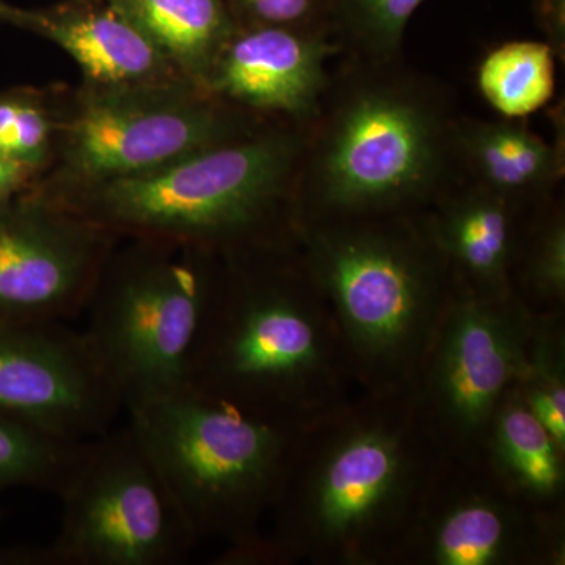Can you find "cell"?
Listing matches in <instances>:
<instances>
[{
    "instance_id": "1",
    "label": "cell",
    "mask_w": 565,
    "mask_h": 565,
    "mask_svg": "<svg viewBox=\"0 0 565 565\" xmlns=\"http://www.w3.org/2000/svg\"><path fill=\"white\" fill-rule=\"evenodd\" d=\"M444 460L412 393L353 394L308 426L243 565H397Z\"/></svg>"
},
{
    "instance_id": "2",
    "label": "cell",
    "mask_w": 565,
    "mask_h": 565,
    "mask_svg": "<svg viewBox=\"0 0 565 565\" xmlns=\"http://www.w3.org/2000/svg\"><path fill=\"white\" fill-rule=\"evenodd\" d=\"M188 384L307 419L360 392L332 308L296 244L221 256Z\"/></svg>"
},
{
    "instance_id": "3",
    "label": "cell",
    "mask_w": 565,
    "mask_h": 565,
    "mask_svg": "<svg viewBox=\"0 0 565 565\" xmlns=\"http://www.w3.org/2000/svg\"><path fill=\"white\" fill-rule=\"evenodd\" d=\"M307 143L294 126L263 122L151 172L44 199L118 239L163 241L218 256L294 243Z\"/></svg>"
},
{
    "instance_id": "4",
    "label": "cell",
    "mask_w": 565,
    "mask_h": 565,
    "mask_svg": "<svg viewBox=\"0 0 565 565\" xmlns=\"http://www.w3.org/2000/svg\"><path fill=\"white\" fill-rule=\"evenodd\" d=\"M294 244L332 308L360 392L411 393L456 289L426 211L300 218Z\"/></svg>"
},
{
    "instance_id": "5",
    "label": "cell",
    "mask_w": 565,
    "mask_h": 565,
    "mask_svg": "<svg viewBox=\"0 0 565 565\" xmlns=\"http://www.w3.org/2000/svg\"><path fill=\"white\" fill-rule=\"evenodd\" d=\"M126 412L195 537L222 544L214 564L237 565L262 537L313 419L191 384Z\"/></svg>"
},
{
    "instance_id": "6",
    "label": "cell",
    "mask_w": 565,
    "mask_h": 565,
    "mask_svg": "<svg viewBox=\"0 0 565 565\" xmlns=\"http://www.w3.org/2000/svg\"><path fill=\"white\" fill-rule=\"evenodd\" d=\"M451 147L455 128L419 88L360 81L341 93L311 148L307 143L297 221L427 211L441 196Z\"/></svg>"
},
{
    "instance_id": "7",
    "label": "cell",
    "mask_w": 565,
    "mask_h": 565,
    "mask_svg": "<svg viewBox=\"0 0 565 565\" xmlns=\"http://www.w3.org/2000/svg\"><path fill=\"white\" fill-rule=\"evenodd\" d=\"M221 256L152 239H121L104 264L84 332L125 411L188 384Z\"/></svg>"
},
{
    "instance_id": "8",
    "label": "cell",
    "mask_w": 565,
    "mask_h": 565,
    "mask_svg": "<svg viewBox=\"0 0 565 565\" xmlns=\"http://www.w3.org/2000/svg\"><path fill=\"white\" fill-rule=\"evenodd\" d=\"M55 140L32 191L55 196L132 177L252 132L264 122L192 82L52 88Z\"/></svg>"
},
{
    "instance_id": "9",
    "label": "cell",
    "mask_w": 565,
    "mask_h": 565,
    "mask_svg": "<svg viewBox=\"0 0 565 565\" xmlns=\"http://www.w3.org/2000/svg\"><path fill=\"white\" fill-rule=\"evenodd\" d=\"M47 545L24 546V565H178L200 544L158 465L128 422L87 438Z\"/></svg>"
},
{
    "instance_id": "10",
    "label": "cell",
    "mask_w": 565,
    "mask_h": 565,
    "mask_svg": "<svg viewBox=\"0 0 565 565\" xmlns=\"http://www.w3.org/2000/svg\"><path fill=\"white\" fill-rule=\"evenodd\" d=\"M533 313L457 285L412 397L445 459L481 465L498 405L519 382Z\"/></svg>"
},
{
    "instance_id": "11",
    "label": "cell",
    "mask_w": 565,
    "mask_h": 565,
    "mask_svg": "<svg viewBox=\"0 0 565 565\" xmlns=\"http://www.w3.org/2000/svg\"><path fill=\"white\" fill-rule=\"evenodd\" d=\"M397 565H565V509L526 503L482 463L445 459Z\"/></svg>"
},
{
    "instance_id": "12",
    "label": "cell",
    "mask_w": 565,
    "mask_h": 565,
    "mask_svg": "<svg viewBox=\"0 0 565 565\" xmlns=\"http://www.w3.org/2000/svg\"><path fill=\"white\" fill-rule=\"evenodd\" d=\"M120 241L32 189L0 203V321L68 322L84 315Z\"/></svg>"
},
{
    "instance_id": "13",
    "label": "cell",
    "mask_w": 565,
    "mask_h": 565,
    "mask_svg": "<svg viewBox=\"0 0 565 565\" xmlns=\"http://www.w3.org/2000/svg\"><path fill=\"white\" fill-rule=\"evenodd\" d=\"M125 408L82 330L66 322L0 321V412L61 437L110 429Z\"/></svg>"
},
{
    "instance_id": "14",
    "label": "cell",
    "mask_w": 565,
    "mask_h": 565,
    "mask_svg": "<svg viewBox=\"0 0 565 565\" xmlns=\"http://www.w3.org/2000/svg\"><path fill=\"white\" fill-rule=\"evenodd\" d=\"M337 51L307 28L236 25L202 88L255 117L303 122L321 110L327 61Z\"/></svg>"
},
{
    "instance_id": "15",
    "label": "cell",
    "mask_w": 565,
    "mask_h": 565,
    "mask_svg": "<svg viewBox=\"0 0 565 565\" xmlns=\"http://www.w3.org/2000/svg\"><path fill=\"white\" fill-rule=\"evenodd\" d=\"M18 29L57 44L95 87L192 82L109 0H63L21 9ZM193 84V82H192Z\"/></svg>"
},
{
    "instance_id": "16",
    "label": "cell",
    "mask_w": 565,
    "mask_h": 565,
    "mask_svg": "<svg viewBox=\"0 0 565 565\" xmlns=\"http://www.w3.org/2000/svg\"><path fill=\"white\" fill-rule=\"evenodd\" d=\"M526 212L475 182L444 193L426 211V221L457 285L486 299L511 300L512 267Z\"/></svg>"
},
{
    "instance_id": "17",
    "label": "cell",
    "mask_w": 565,
    "mask_h": 565,
    "mask_svg": "<svg viewBox=\"0 0 565 565\" xmlns=\"http://www.w3.org/2000/svg\"><path fill=\"white\" fill-rule=\"evenodd\" d=\"M455 148L476 184L523 211L546 202L564 172L563 145H550L519 121L467 120L455 128Z\"/></svg>"
},
{
    "instance_id": "18",
    "label": "cell",
    "mask_w": 565,
    "mask_h": 565,
    "mask_svg": "<svg viewBox=\"0 0 565 565\" xmlns=\"http://www.w3.org/2000/svg\"><path fill=\"white\" fill-rule=\"evenodd\" d=\"M481 463L526 503L565 509V448L527 407L516 385L494 412Z\"/></svg>"
},
{
    "instance_id": "19",
    "label": "cell",
    "mask_w": 565,
    "mask_h": 565,
    "mask_svg": "<svg viewBox=\"0 0 565 565\" xmlns=\"http://www.w3.org/2000/svg\"><path fill=\"white\" fill-rule=\"evenodd\" d=\"M109 2L199 87L236 29L226 0Z\"/></svg>"
},
{
    "instance_id": "20",
    "label": "cell",
    "mask_w": 565,
    "mask_h": 565,
    "mask_svg": "<svg viewBox=\"0 0 565 565\" xmlns=\"http://www.w3.org/2000/svg\"><path fill=\"white\" fill-rule=\"evenodd\" d=\"M476 81L493 110L509 120H522L555 95V52L541 41H508L486 55Z\"/></svg>"
},
{
    "instance_id": "21",
    "label": "cell",
    "mask_w": 565,
    "mask_h": 565,
    "mask_svg": "<svg viewBox=\"0 0 565 565\" xmlns=\"http://www.w3.org/2000/svg\"><path fill=\"white\" fill-rule=\"evenodd\" d=\"M512 296L531 313H565V215L546 202L523 218Z\"/></svg>"
},
{
    "instance_id": "22",
    "label": "cell",
    "mask_w": 565,
    "mask_h": 565,
    "mask_svg": "<svg viewBox=\"0 0 565 565\" xmlns=\"http://www.w3.org/2000/svg\"><path fill=\"white\" fill-rule=\"evenodd\" d=\"M85 440L61 437L0 412V493L35 489L58 494L79 460Z\"/></svg>"
},
{
    "instance_id": "23",
    "label": "cell",
    "mask_w": 565,
    "mask_h": 565,
    "mask_svg": "<svg viewBox=\"0 0 565 565\" xmlns=\"http://www.w3.org/2000/svg\"><path fill=\"white\" fill-rule=\"evenodd\" d=\"M516 388L565 448V313H533Z\"/></svg>"
},
{
    "instance_id": "24",
    "label": "cell",
    "mask_w": 565,
    "mask_h": 565,
    "mask_svg": "<svg viewBox=\"0 0 565 565\" xmlns=\"http://www.w3.org/2000/svg\"><path fill=\"white\" fill-rule=\"evenodd\" d=\"M54 140L52 90L25 87L0 93V154L25 163L40 177L50 166Z\"/></svg>"
},
{
    "instance_id": "25",
    "label": "cell",
    "mask_w": 565,
    "mask_h": 565,
    "mask_svg": "<svg viewBox=\"0 0 565 565\" xmlns=\"http://www.w3.org/2000/svg\"><path fill=\"white\" fill-rule=\"evenodd\" d=\"M424 0H340L344 31L375 61H388L403 43L405 28Z\"/></svg>"
},
{
    "instance_id": "26",
    "label": "cell",
    "mask_w": 565,
    "mask_h": 565,
    "mask_svg": "<svg viewBox=\"0 0 565 565\" xmlns=\"http://www.w3.org/2000/svg\"><path fill=\"white\" fill-rule=\"evenodd\" d=\"M237 28H305L318 0H226Z\"/></svg>"
},
{
    "instance_id": "27",
    "label": "cell",
    "mask_w": 565,
    "mask_h": 565,
    "mask_svg": "<svg viewBox=\"0 0 565 565\" xmlns=\"http://www.w3.org/2000/svg\"><path fill=\"white\" fill-rule=\"evenodd\" d=\"M36 177L39 174L31 167L0 154V203L10 202L31 191Z\"/></svg>"
},
{
    "instance_id": "28",
    "label": "cell",
    "mask_w": 565,
    "mask_h": 565,
    "mask_svg": "<svg viewBox=\"0 0 565 565\" xmlns=\"http://www.w3.org/2000/svg\"><path fill=\"white\" fill-rule=\"evenodd\" d=\"M21 9L20 7L10 6L6 0H0V25L9 24L18 28L20 22Z\"/></svg>"
}]
</instances>
